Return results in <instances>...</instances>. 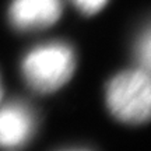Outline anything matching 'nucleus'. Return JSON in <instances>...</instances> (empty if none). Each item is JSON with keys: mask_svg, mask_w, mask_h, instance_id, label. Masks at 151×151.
<instances>
[{"mask_svg": "<svg viewBox=\"0 0 151 151\" xmlns=\"http://www.w3.org/2000/svg\"><path fill=\"white\" fill-rule=\"evenodd\" d=\"M71 1L86 16L97 14L98 11L101 9H104L105 4L108 3V0H71Z\"/></svg>", "mask_w": 151, "mask_h": 151, "instance_id": "5", "label": "nucleus"}, {"mask_svg": "<svg viewBox=\"0 0 151 151\" xmlns=\"http://www.w3.org/2000/svg\"><path fill=\"white\" fill-rule=\"evenodd\" d=\"M62 14L60 0H13L9 18L13 27L21 31L50 27Z\"/></svg>", "mask_w": 151, "mask_h": 151, "instance_id": "3", "label": "nucleus"}, {"mask_svg": "<svg viewBox=\"0 0 151 151\" xmlns=\"http://www.w3.org/2000/svg\"><path fill=\"white\" fill-rule=\"evenodd\" d=\"M35 130V118L22 104H10L0 109V147L17 148L31 139Z\"/></svg>", "mask_w": 151, "mask_h": 151, "instance_id": "4", "label": "nucleus"}, {"mask_svg": "<svg viewBox=\"0 0 151 151\" xmlns=\"http://www.w3.org/2000/svg\"><path fill=\"white\" fill-rule=\"evenodd\" d=\"M137 53H139L140 63L144 66V70H148V67H150V32L148 31H146L143 39L140 41Z\"/></svg>", "mask_w": 151, "mask_h": 151, "instance_id": "6", "label": "nucleus"}, {"mask_svg": "<svg viewBox=\"0 0 151 151\" xmlns=\"http://www.w3.org/2000/svg\"><path fill=\"white\" fill-rule=\"evenodd\" d=\"M1 95H3V91H1V84H0V99H1Z\"/></svg>", "mask_w": 151, "mask_h": 151, "instance_id": "7", "label": "nucleus"}, {"mask_svg": "<svg viewBox=\"0 0 151 151\" xmlns=\"http://www.w3.org/2000/svg\"><path fill=\"white\" fill-rule=\"evenodd\" d=\"M74 69V50L63 42L45 43L34 48L21 63L25 83L41 94L62 88L73 77Z\"/></svg>", "mask_w": 151, "mask_h": 151, "instance_id": "1", "label": "nucleus"}, {"mask_svg": "<svg viewBox=\"0 0 151 151\" xmlns=\"http://www.w3.org/2000/svg\"><path fill=\"white\" fill-rule=\"evenodd\" d=\"M148 70H124L113 77L106 87V105L115 118L130 124L144 123L150 118Z\"/></svg>", "mask_w": 151, "mask_h": 151, "instance_id": "2", "label": "nucleus"}]
</instances>
